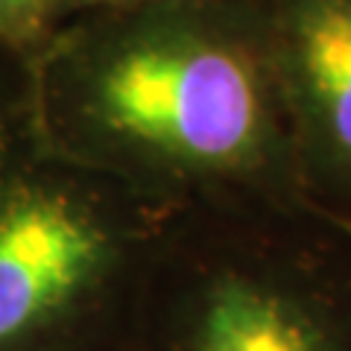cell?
<instances>
[{"label":"cell","mask_w":351,"mask_h":351,"mask_svg":"<svg viewBox=\"0 0 351 351\" xmlns=\"http://www.w3.org/2000/svg\"><path fill=\"white\" fill-rule=\"evenodd\" d=\"M170 211L21 141L0 161V351H123Z\"/></svg>","instance_id":"cell-3"},{"label":"cell","mask_w":351,"mask_h":351,"mask_svg":"<svg viewBox=\"0 0 351 351\" xmlns=\"http://www.w3.org/2000/svg\"><path fill=\"white\" fill-rule=\"evenodd\" d=\"M123 351H351V228L304 202L173 208Z\"/></svg>","instance_id":"cell-2"},{"label":"cell","mask_w":351,"mask_h":351,"mask_svg":"<svg viewBox=\"0 0 351 351\" xmlns=\"http://www.w3.org/2000/svg\"><path fill=\"white\" fill-rule=\"evenodd\" d=\"M123 3H138V0H59L56 3V27L73 15L94 12V9H108V6H123Z\"/></svg>","instance_id":"cell-7"},{"label":"cell","mask_w":351,"mask_h":351,"mask_svg":"<svg viewBox=\"0 0 351 351\" xmlns=\"http://www.w3.org/2000/svg\"><path fill=\"white\" fill-rule=\"evenodd\" d=\"M307 205L351 228V0H267Z\"/></svg>","instance_id":"cell-4"},{"label":"cell","mask_w":351,"mask_h":351,"mask_svg":"<svg viewBox=\"0 0 351 351\" xmlns=\"http://www.w3.org/2000/svg\"><path fill=\"white\" fill-rule=\"evenodd\" d=\"M59 0H0V47L32 56L56 29Z\"/></svg>","instance_id":"cell-6"},{"label":"cell","mask_w":351,"mask_h":351,"mask_svg":"<svg viewBox=\"0 0 351 351\" xmlns=\"http://www.w3.org/2000/svg\"><path fill=\"white\" fill-rule=\"evenodd\" d=\"M29 108L41 147L164 208L307 205L267 0H138L73 15L29 56Z\"/></svg>","instance_id":"cell-1"},{"label":"cell","mask_w":351,"mask_h":351,"mask_svg":"<svg viewBox=\"0 0 351 351\" xmlns=\"http://www.w3.org/2000/svg\"><path fill=\"white\" fill-rule=\"evenodd\" d=\"M29 135V59L0 47V161Z\"/></svg>","instance_id":"cell-5"}]
</instances>
